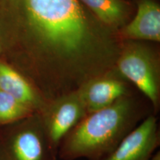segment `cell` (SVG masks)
Listing matches in <instances>:
<instances>
[{"mask_svg": "<svg viewBox=\"0 0 160 160\" xmlns=\"http://www.w3.org/2000/svg\"><path fill=\"white\" fill-rule=\"evenodd\" d=\"M37 48L34 86L48 100L77 91L114 68L93 48L92 25L79 0H12Z\"/></svg>", "mask_w": 160, "mask_h": 160, "instance_id": "6da1fadb", "label": "cell"}, {"mask_svg": "<svg viewBox=\"0 0 160 160\" xmlns=\"http://www.w3.org/2000/svg\"><path fill=\"white\" fill-rule=\"evenodd\" d=\"M131 96L88 113L64 137L57 155L62 160H99L109 154L145 118Z\"/></svg>", "mask_w": 160, "mask_h": 160, "instance_id": "7a4b0ae2", "label": "cell"}, {"mask_svg": "<svg viewBox=\"0 0 160 160\" xmlns=\"http://www.w3.org/2000/svg\"><path fill=\"white\" fill-rule=\"evenodd\" d=\"M15 125L0 145V160H57L39 113Z\"/></svg>", "mask_w": 160, "mask_h": 160, "instance_id": "3957f363", "label": "cell"}, {"mask_svg": "<svg viewBox=\"0 0 160 160\" xmlns=\"http://www.w3.org/2000/svg\"><path fill=\"white\" fill-rule=\"evenodd\" d=\"M115 68L148 98L153 114H157L160 103L159 71L151 53L143 48H129L117 58Z\"/></svg>", "mask_w": 160, "mask_h": 160, "instance_id": "277c9868", "label": "cell"}, {"mask_svg": "<svg viewBox=\"0 0 160 160\" xmlns=\"http://www.w3.org/2000/svg\"><path fill=\"white\" fill-rule=\"evenodd\" d=\"M50 145L57 154L62 140L87 115L79 90L48 102L40 113Z\"/></svg>", "mask_w": 160, "mask_h": 160, "instance_id": "5b68a950", "label": "cell"}, {"mask_svg": "<svg viewBox=\"0 0 160 160\" xmlns=\"http://www.w3.org/2000/svg\"><path fill=\"white\" fill-rule=\"evenodd\" d=\"M160 142L157 118L148 115L114 150L99 160H150Z\"/></svg>", "mask_w": 160, "mask_h": 160, "instance_id": "8992f818", "label": "cell"}, {"mask_svg": "<svg viewBox=\"0 0 160 160\" xmlns=\"http://www.w3.org/2000/svg\"><path fill=\"white\" fill-rule=\"evenodd\" d=\"M113 69L92 78L79 88V91L88 113L112 105L128 94L122 76Z\"/></svg>", "mask_w": 160, "mask_h": 160, "instance_id": "52a82bcc", "label": "cell"}, {"mask_svg": "<svg viewBox=\"0 0 160 160\" xmlns=\"http://www.w3.org/2000/svg\"><path fill=\"white\" fill-rule=\"evenodd\" d=\"M0 91L14 97L35 113H40L48 102L25 76L2 61Z\"/></svg>", "mask_w": 160, "mask_h": 160, "instance_id": "ba28073f", "label": "cell"}, {"mask_svg": "<svg viewBox=\"0 0 160 160\" xmlns=\"http://www.w3.org/2000/svg\"><path fill=\"white\" fill-rule=\"evenodd\" d=\"M128 39L160 41V7L152 0H142L134 19L124 28Z\"/></svg>", "mask_w": 160, "mask_h": 160, "instance_id": "9c48e42d", "label": "cell"}, {"mask_svg": "<svg viewBox=\"0 0 160 160\" xmlns=\"http://www.w3.org/2000/svg\"><path fill=\"white\" fill-rule=\"evenodd\" d=\"M88 7L102 22L118 25L123 22L127 14V6L122 0H79Z\"/></svg>", "mask_w": 160, "mask_h": 160, "instance_id": "30bf717a", "label": "cell"}, {"mask_svg": "<svg viewBox=\"0 0 160 160\" xmlns=\"http://www.w3.org/2000/svg\"><path fill=\"white\" fill-rule=\"evenodd\" d=\"M35 113L30 108L0 91V125H11Z\"/></svg>", "mask_w": 160, "mask_h": 160, "instance_id": "8fae6325", "label": "cell"}, {"mask_svg": "<svg viewBox=\"0 0 160 160\" xmlns=\"http://www.w3.org/2000/svg\"><path fill=\"white\" fill-rule=\"evenodd\" d=\"M150 160H160V152L159 151L156 152Z\"/></svg>", "mask_w": 160, "mask_h": 160, "instance_id": "7c38bea8", "label": "cell"}, {"mask_svg": "<svg viewBox=\"0 0 160 160\" xmlns=\"http://www.w3.org/2000/svg\"><path fill=\"white\" fill-rule=\"evenodd\" d=\"M0 50H1V48H0Z\"/></svg>", "mask_w": 160, "mask_h": 160, "instance_id": "4fadbf2b", "label": "cell"}]
</instances>
